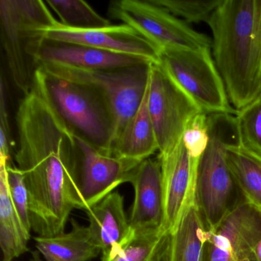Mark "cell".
Returning a JSON list of instances; mask_svg holds the SVG:
<instances>
[{"label":"cell","instance_id":"1","mask_svg":"<svg viewBox=\"0 0 261 261\" xmlns=\"http://www.w3.org/2000/svg\"><path fill=\"white\" fill-rule=\"evenodd\" d=\"M16 123L14 160L28 191L32 230L42 237L63 233L79 209L75 134L36 91L21 100Z\"/></svg>","mask_w":261,"mask_h":261},{"label":"cell","instance_id":"2","mask_svg":"<svg viewBox=\"0 0 261 261\" xmlns=\"http://www.w3.org/2000/svg\"><path fill=\"white\" fill-rule=\"evenodd\" d=\"M207 24L214 60L240 111L261 93V0H223Z\"/></svg>","mask_w":261,"mask_h":261},{"label":"cell","instance_id":"3","mask_svg":"<svg viewBox=\"0 0 261 261\" xmlns=\"http://www.w3.org/2000/svg\"><path fill=\"white\" fill-rule=\"evenodd\" d=\"M209 142L197 169L195 204L208 231L244 200L227 161V149L240 143L235 115L207 114Z\"/></svg>","mask_w":261,"mask_h":261},{"label":"cell","instance_id":"4","mask_svg":"<svg viewBox=\"0 0 261 261\" xmlns=\"http://www.w3.org/2000/svg\"><path fill=\"white\" fill-rule=\"evenodd\" d=\"M53 107L75 135L112 153L114 120L105 97L95 89L48 74L35 72L33 88Z\"/></svg>","mask_w":261,"mask_h":261},{"label":"cell","instance_id":"5","mask_svg":"<svg viewBox=\"0 0 261 261\" xmlns=\"http://www.w3.org/2000/svg\"><path fill=\"white\" fill-rule=\"evenodd\" d=\"M3 47L10 76L16 88L28 94L34 84L36 66L30 56L44 31L59 22L46 2L41 0H1Z\"/></svg>","mask_w":261,"mask_h":261},{"label":"cell","instance_id":"6","mask_svg":"<svg viewBox=\"0 0 261 261\" xmlns=\"http://www.w3.org/2000/svg\"><path fill=\"white\" fill-rule=\"evenodd\" d=\"M151 65L114 70L80 69L51 64L42 65L39 68L63 80L91 87L105 97L114 116L113 148L117 137L141 103L149 83Z\"/></svg>","mask_w":261,"mask_h":261},{"label":"cell","instance_id":"7","mask_svg":"<svg viewBox=\"0 0 261 261\" xmlns=\"http://www.w3.org/2000/svg\"><path fill=\"white\" fill-rule=\"evenodd\" d=\"M160 64L203 112L236 115L210 48L163 50Z\"/></svg>","mask_w":261,"mask_h":261},{"label":"cell","instance_id":"8","mask_svg":"<svg viewBox=\"0 0 261 261\" xmlns=\"http://www.w3.org/2000/svg\"><path fill=\"white\" fill-rule=\"evenodd\" d=\"M112 19L134 29L160 51L212 48V39L192 30L155 0H116L109 4Z\"/></svg>","mask_w":261,"mask_h":261},{"label":"cell","instance_id":"9","mask_svg":"<svg viewBox=\"0 0 261 261\" xmlns=\"http://www.w3.org/2000/svg\"><path fill=\"white\" fill-rule=\"evenodd\" d=\"M149 111L160 154L172 151L182 139L189 122L203 112L160 63L150 67Z\"/></svg>","mask_w":261,"mask_h":261},{"label":"cell","instance_id":"10","mask_svg":"<svg viewBox=\"0 0 261 261\" xmlns=\"http://www.w3.org/2000/svg\"><path fill=\"white\" fill-rule=\"evenodd\" d=\"M75 139L80 148L76 178L79 209L86 212L119 186L129 182L133 171L141 163L115 156L79 136Z\"/></svg>","mask_w":261,"mask_h":261},{"label":"cell","instance_id":"11","mask_svg":"<svg viewBox=\"0 0 261 261\" xmlns=\"http://www.w3.org/2000/svg\"><path fill=\"white\" fill-rule=\"evenodd\" d=\"M163 186L162 230L172 233L186 212L195 204L197 169L199 160L189 155L181 139L170 152L159 154Z\"/></svg>","mask_w":261,"mask_h":261},{"label":"cell","instance_id":"12","mask_svg":"<svg viewBox=\"0 0 261 261\" xmlns=\"http://www.w3.org/2000/svg\"><path fill=\"white\" fill-rule=\"evenodd\" d=\"M261 239V212L241 203L208 231L206 261H245Z\"/></svg>","mask_w":261,"mask_h":261},{"label":"cell","instance_id":"13","mask_svg":"<svg viewBox=\"0 0 261 261\" xmlns=\"http://www.w3.org/2000/svg\"><path fill=\"white\" fill-rule=\"evenodd\" d=\"M45 39L92 47L109 53L143 58L160 63V51L137 31L125 24L94 30H74L58 22L44 31Z\"/></svg>","mask_w":261,"mask_h":261},{"label":"cell","instance_id":"14","mask_svg":"<svg viewBox=\"0 0 261 261\" xmlns=\"http://www.w3.org/2000/svg\"><path fill=\"white\" fill-rule=\"evenodd\" d=\"M30 56L36 69L40 65H63L86 70H114L152 64L143 58L109 53L86 45L42 38L32 48Z\"/></svg>","mask_w":261,"mask_h":261},{"label":"cell","instance_id":"15","mask_svg":"<svg viewBox=\"0 0 261 261\" xmlns=\"http://www.w3.org/2000/svg\"><path fill=\"white\" fill-rule=\"evenodd\" d=\"M134 203L129 221L134 230L161 229L163 221V186L160 160L149 158L131 174Z\"/></svg>","mask_w":261,"mask_h":261},{"label":"cell","instance_id":"16","mask_svg":"<svg viewBox=\"0 0 261 261\" xmlns=\"http://www.w3.org/2000/svg\"><path fill=\"white\" fill-rule=\"evenodd\" d=\"M85 212L91 239L102 255L123 245L134 233L125 212L123 196L119 192H113Z\"/></svg>","mask_w":261,"mask_h":261},{"label":"cell","instance_id":"17","mask_svg":"<svg viewBox=\"0 0 261 261\" xmlns=\"http://www.w3.org/2000/svg\"><path fill=\"white\" fill-rule=\"evenodd\" d=\"M149 80L140 107L113 146L112 153L115 156L140 163L159 151L158 143L149 114Z\"/></svg>","mask_w":261,"mask_h":261},{"label":"cell","instance_id":"18","mask_svg":"<svg viewBox=\"0 0 261 261\" xmlns=\"http://www.w3.org/2000/svg\"><path fill=\"white\" fill-rule=\"evenodd\" d=\"M208 230L195 204L168 235L163 261H206Z\"/></svg>","mask_w":261,"mask_h":261},{"label":"cell","instance_id":"19","mask_svg":"<svg viewBox=\"0 0 261 261\" xmlns=\"http://www.w3.org/2000/svg\"><path fill=\"white\" fill-rule=\"evenodd\" d=\"M71 223V230L68 233L35 237L36 248L45 261H89L101 253L91 239L88 227L73 218Z\"/></svg>","mask_w":261,"mask_h":261},{"label":"cell","instance_id":"20","mask_svg":"<svg viewBox=\"0 0 261 261\" xmlns=\"http://www.w3.org/2000/svg\"><path fill=\"white\" fill-rule=\"evenodd\" d=\"M0 160V246L4 261H13L28 251L31 235L22 227L10 198L7 183V164Z\"/></svg>","mask_w":261,"mask_h":261},{"label":"cell","instance_id":"21","mask_svg":"<svg viewBox=\"0 0 261 261\" xmlns=\"http://www.w3.org/2000/svg\"><path fill=\"white\" fill-rule=\"evenodd\" d=\"M227 161L244 201L261 212V157L237 143L227 149Z\"/></svg>","mask_w":261,"mask_h":261},{"label":"cell","instance_id":"22","mask_svg":"<svg viewBox=\"0 0 261 261\" xmlns=\"http://www.w3.org/2000/svg\"><path fill=\"white\" fill-rule=\"evenodd\" d=\"M168 235L161 229L134 230L125 244L102 255L101 261H163Z\"/></svg>","mask_w":261,"mask_h":261},{"label":"cell","instance_id":"23","mask_svg":"<svg viewBox=\"0 0 261 261\" xmlns=\"http://www.w3.org/2000/svg\"><path fill=\"white\" fill-rule=\"evenodd\" d=\"M48 7L56 13L63 27L74 30H94L111 25L91 5L82 0H48Z\"/></svg>","mask_w":261,"mask_h":261},{"label":"cell","instance_id":"24","mask_svg":"<svg viewBox=\"0 0 261 261\" xmlns=\"http://www.w3.org/2000/svg\"><path fill=\"white\" fill-rule=\"evenodd\" d=\"M235 117L240 145L261 157V93Z\"/></svg>","mask_w":261,"mask_h":261},{"label":"cell","instance_id":"25","mask_svg":"<svg viewBox=\"0 0 261 261\" xmlns=\"http://www.w3.org/2000/svg\"><path fill=\"white\" fill-rule=\"evenodd\" d=\"M161 7L175 16H181L187 23L207 22L223 0L189 1V0H155Z\"/></svg>","mask_w":261,"mask_h":261},{"label":"cell","instance_id":"26","mask_svg":"<svg viewBox=\"0 0 261 261\" xmlns=\"http://www.w3.org/2000/svg\"><path fill=\"white\" fill-rule=\"evenodd\" d=\"M11 162L7 164V183L12 202L22 227L28 234L31 235L32 224L30 218L28 191L24 177L20 171L13 166Z\"/></svg>","mask_w":261,"mask_h":261},{"label":"cell","instance_id":"27","mask_svg":"<svg viewBox=\"0 0 261 261\" xmlns=\"http://www.w3.org/2000/svg\"><path fill=\"white\" fill-rule=\"evenodd\" d=\"M182 141L194 160H199L209 142L207 114L200 113L192 119L183 134Z\"/></svg>","mask_w":261,"mask_h":261},{"label":"cell","instance_id":"28","mask_svg":"<svg viewBox=\"0 0 261 261\" xmlns=\"http://www.w3.org/2000/svg\"><path fill=\"white\" fill-rule=\"evenodd\" d=\"M7 98V82L2 74L0 82V159L10 161L12 137Z\"/></svg>","mask_w":261,"mask_h":261},{"label":"cell","instance_id":"29","mask_svg":"<svg viewBox=\"0 0 261 261\" xmlns=\"http://www.w3.org/2000/svg\"><path fill=\"white\" fill-rule=\"evenodd\" d=\"M250 261H261V239L258 241L250 256Z\"/></svg>","mask_w":261,"mask_h":261},{"label":"cell","instance_id":"30","mask_svg":"<svg viewBox=\"0 0 261 261\" xmlns=\"http://www.w3.org/2000/svg\"><path fill=\"white\" fill-rule=\"evenodd\" d=\"M30 261H44L42 260V258H41L40 253L37 250H35V251L32 252V257L30 259Z\"/></svg>","mask_w":261,"mask_h":261},{"label":"cell","instance_id":"31","mask_svg":"<svg viewBox=\"0 0 261 261\" xmlns=\"http://www.w3.org/2000/svg\"><path fill=\"white\" fill-rule=\"evenodd\" d=\"M245 261H250V259H247V260H245Z\"/></svg>","mask_w":261,"mask_h":261},{"label":"cell","instance_id":"32","mask_svg":"<svg viewBox=\"0 0 261 261\" xmlns=\"http://www.w3.org/2000/svg\"><path fill=\"white\" fill-rule=\"evenodd\" d=\"M3 261H4V260H3Z\"/></svg>","mask_w":261,"mask_h":261}]
</instances>
